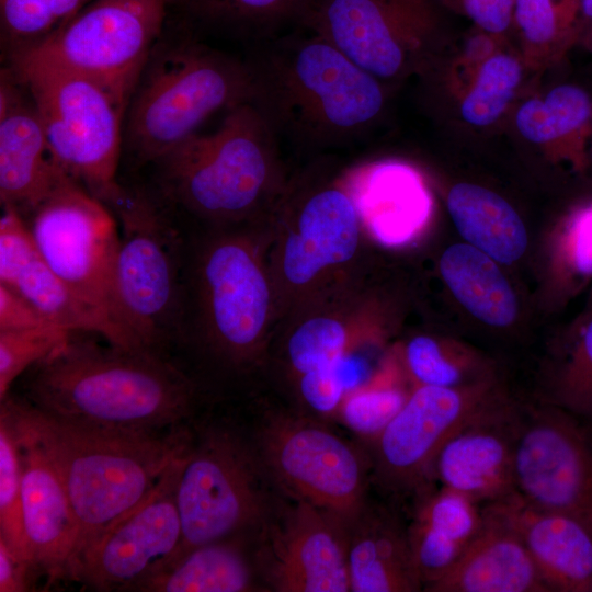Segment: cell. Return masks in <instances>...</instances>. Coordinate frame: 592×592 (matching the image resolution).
Here are the masks:
<instances>
[{"instance_id": "1", "label": "cell", "mask_w": 592, "mask_h": 592, "mask_svg": "<svg viewBox=\"0 0 592 592\" xmlns=\"http://www.w3.org/2000/svg\"><path fill=\"white\" fill-rule=\"evenodd\" d=\"M84 333L71 332L10 392L59 419L133 432L187 429L205 411L200 382L177 360Z\"/></svg>"}, {"instance_id": "2", "label": "cell", "mask_w": 592, "mask_h": 592, "mask_svg": "<svg viewBox=\"0 0 592 592\" xmlns=\"http://www.w3.org/2000/svg\"><path fill=\"white\" fill-rule=\"evenodd\" d=\"M271 223L206 228L191 249L185 243L177 348L223 376L242 377L267 361L278 323Z\"/></svg>"}, {"instance_id": "3", "label": "cell", "mask_w": 592, "mask_h": 592, "mask_svg": "<svg viewBox=\"0 0 592 592\" xmlns=\"http://www.w3.org/2000/svg\"><path fill=\"white\" fill-rule=\"evenodd\" d=\"M250 102L277 137L305 148L354 140L383 116L389 86L304 26L253 44Z\"/></svg>"}, {"instance_id": "4", "label": "cell", "mask_w": 592, "mask_h": 592, "mask_svg": "<svg viewBox=\"0 0 592 592\" xmlns=\"http://www.w3.org/2000/svg\"><path fill=\"white\" fill-rule=\"evenodd\" d=\"M0 412L30 436L56 468L78 524L75 560L152 491L185 455L192 433V426L149 433L71 422L32 407L13 392L0 400Z\"/></svg>"}, {"instance_id": "5", "label": "cell", "mask_w": 592, "mask_h": 592, "mask_svg": "<svg viewBox=\"0 0 592 592\" xmlns=\"http://www.w3.org/2000/svg\"><path fill=\"white\" fill-rule=\"evenodd\" d=\"M278 140L261 112L241 103L216 130L194 135L151 163L146 187L173 218L184 215L205 228L265 221L289 180Z\"/></svg>"}, {"instance_id": "6", "label": "cell", "mask_w": 592, "mask_h": 592, "mask_svg": "<svg viewBox=\"0 0 592 592\" xmlns=\"http://www.w3.org/2000/svg\"><path fill=\"white\" fill-rule=\"evenodd\" d=\"M172 14L151 49L128 100L123 155L148 167L198 134L213 115L251 100L244 59L203 42Z\"/></svg>"}, {"instance_id": "7", "label": "cell", "mask_w": 592, "mask_h": 592, "mask_svg": "<svg viewBox=\"0 0 592 592\" xmlns=\"http://www.w3.org/2000/svg\"><path fill=\"white\" fill-rule=\"evenodd\" d=\"M103 204L119 229L111 319L130 348L173 358L182 318L185 253L175 219L146 186L118 182Z\"/></svg>"}, {"instance_id": "8", "label": "cell", "mask_w": 592, "mask_h": 592, "mask_svg": "<svg viewBox=\"0 0 592 592\" xmlns=\"http://www.w3.org/2000/svg\"><path fill=\"white\" fill-rule=\"evenodd\" d=\"M365 235L343 174L327 178L311 170L288 180L272 217L269 244L278 323L358 278Z\"/></svg>"}, {"instance_id": "9", "label": "cell", "mask_w": 592, "mask_h": 592, "mask_svg": "<svg viewBox=\"0 0 592 592\" xmlns=\"http://www.w3.org/2000/svg\"><path fill=\"white\" fill-rule=\"evenodd\" d=\"M207 412L192 425L178 475V554L221 539L255 540L276 503L249 430L230 417Z\"/></svg>"}, {"instance_id": "10", "label": "cell", "mask_w": 592, "mask_h": 592, "mask_svg": "<svg viewBox=\"0 0 592 592\" xmlns=\"http://www.w3.org/2000/svg\"><path fill=\"white\" fill-rule=\"evenodd\" d=\"M8 66L29 90L56 164L103 202L118 184L129 94L94 78L38 64Z\"/></svg>"}, {"instance_id": "11", "label": "cell", "mask_w": 592, "mask_h": 592, "mask_svg": "<svg viewBox=\"0 0 592 592\" xmlns=\"http://www.w3.org/2000/svg\"><path fill=\"white\" fill-rule=\"evenodd\" d=\"M273 487L346 527L367 502V452L307 413L265 410L248 429Z\"/></svg>"}, {"instance_id": "12", "label": "cell", "mask_w": 592, "mask_h": 592, "mask_svg": "<svg viewBox=\"0 0 592 592\" xmlns=\"http://www.w3.org/2000/svg\"><path fill=\"white\" fill-rule=\"evenodd\" d=\"M446 12L437 0H314L301 26L390 86L425 76L442 59Z\"/></svg>"}, {"instance_id": "13", "label": "cell", "mask_w": 592, "mask_h": 592, "mask_svg": "<svg viewBox=\"0 0 592 592\" xmlns=\"http://www.w3.org/2000/svg\"><path fill=\"white\" fill-rule=\"evenodd\" d=\"M20 216L47 266L75 294L113 322L111 286L119 229L106 205L62 173L37 203Z\"/></svg>"}, {"instance_id": "14", "label": "cell", "mask_w": 592, "mask_h": 592, "mask_svg": "<svg viewBox=\"0 0 592 592\" xmlns=\"http://www.w3.org/2000/svg\"><path fill=\"white\" fill-rule=\"evenodd\" d=\"M168 14L169 0H93L43 45L8 64L66 69L130 95Z\"/></svg>"}, {"instance_id": "15", "label": "cell", "mask_w": 592, "mask_h": 592, "mask_svg": "<svg viewBox=\"0 0 592 592\" xmlns=\"http://www.w3.org/2000/svg\"><path fill=\"white\" fill-rule=\"evenodd\" d=\"M503 391L499 382L412 387L391 421L367 441L371 476L389 493L419 498L434 488V463L446 440Z\"/></svg>"}, {"instance_id": "16", "label": "cell", "mask_w": 592, "mask_h": 592, "mask_svg": "<svg viewBox=\"0 0 592 592\" xmlns=\"http://www.w3.org/2000/svg\"><path fill=\"white\" fill-rule=\"evenodd\" d=\"M513 478L525 501L592 531V434L578 418L547 402L521 406Z\"/></svg>"}, {"instance_id": "17", "label": "cell", "mask_w": 592, "mask_h": 592, "mask_svg": "<svg viewBox=\"0 0 592 592\" xmlns=\"http://www.w3.org/2000/svg\"><path fill=\"white\" fill-rule=\"evenodd\" d=\"M184 456L166 471L140 503L81 550L68 579L99 592L136 591L179 553L182 524L175 487Z\"/></svg>"}, {"instance_id": "18", "label": "cell", "mask_w": 592, "mask_h": 592, "mask_svg": "<svg viewBox=\"0 0 592 592\" xmlns=\"http://www.w3.org/2000/svg\"><path fill=\"white\" fill-rule=\"evenodd\" d=\"M287 499L276 501L254 540L266 591L350 592L346 526L306 501Z\"/></svg>"}, {"instance_id": "19", "label": "cell", "mask_w": 592, "mask_h": 592, "mask_svg": "<svg viewBox=\"0 0 592 592\" xmlns=\"http://www.w3.org/2000/svg\"><path fill=\"white\" fill-rule=\"evenodd\" d=\"M377 303L358 280L300 306L281 322L277 361L293 383L300 375L333 366L368 345L385 344L387 328Z\"/></svg>"}, {"instance_id": "20", "label": "cell", "mask_w": 592, "mask_h": 592, "mask_svg": "<svg viewBox=\"0 0 592 592\" xmlns=\"http://www.w3.org/2000/svg\"><path fill=\"white\" fill-rule=\"evenodd\" d=\"M521 405L503 391L465 421L444 443L435 482L481 506L515 491L514 447Z\"/></svg>"}, {"instance_id": "21", "label": "cell", "mask_w": 592, "mask_h": 592, "mask_svg": "<svg viewBox=\"0 0 592 592\" xmlns=\"http://www.w3.org/2000/svg\"><path fill=\"white\" fill-rule=\"evenodd\" d=\"M0 283L26 299L55 326L86 332L130 348L118 328L75 294L37 253L20 214L2 206L0 218Z\"/></svg>"}, {"instance_id": "22", "label": "cell", "mask_w": 592, "mask_h": 592, "mask_svg": "<svg viewBox=\"0 0 592 592\" xmlns=\"http://www.w3.org/2000/svg\"><path fill=\"white\" fill-rule=\"evenodd\" d=\"M7 418L22 466V516L30 560L47 583L68 579L78 547V524L62 481L43 449Z\"/></svg>"}, {"instance_id": "23", "label": "cell", "mask_w": 592, "mask_h": 592, "mask_svg": "<svg viewBox=\"0 0 592 592\" xmlns=\"http://www.w3.org/2000/svg\"><path fill=\"white\" fill-rule=\"evenodd\" d=\"M65 173L55 162L35 103L15 73L0 75V202L20 215Z\"/></svg>"}, {"instance_id": "24", "label": "cell", "mask_w": 592, "mask_h": 592, "mask_svg": "<svg viewBox=\"0 0 592 592\" xmlns=\"http://www.w3.org/2000/svg\"><path fill=\"white\" fill-rule=\"evenodd\" d=\"M482 510L517 535L549 591L592 592V531L584 523L537 508L515 491Z\"/></svg>"}, {"instance_id": "25", "label": "cell", "mask_w": 592, "mask_h": 592, "mask_svg": "<svg viewBox=\"0 0 592 592\" xmlns=\"http://www.w3.org/2000/svg\"><path fill=\"white\" fill-rule=\"evenodd\" d=\"M367 237L387 246L413 240L428 224L431 198L410 166L384 161L343 174Z\"/></svg>"}, {"instance_id": "26", "label": "cell", "mask_w": 592, "mask_h": 592, "mask_svg": "<svg viewBox=\"0 0 592 592\" xmlns=\"http://www.w3.org/2000/svg\"><path fill=\"white\" fill-rule=\"evenodd\" d=\"M350 592H417L418 576L407 526L368 501L346 527Z\"/></svg>"}, {"instance_id": "27", "label": "cell", "mask_w": 592, "mask_h": 592, "mask_svg": "<svg viewBox=\"0 0 592 592\" xmlns=\"http://www.w3.org/2000/svg\"><path fill=\"white\" fill-rule=\"evenodd\" d=\"M517 133L554 163L576 173L591 166L592 96L576 83H559L527 96L514 113Z\"/></svg>"}, {"instance_id": "28", "label": "cell", "mask_w": 592, "mask_h": 592, "mask_svg": "<svg viewBox=\"0 0 592 592\" xmlns=\"http://www.w3.org/2000/svg\"><path fill=\"white\" fill-rule=\"evenodd\" d=\"M482 513V526L459 559L423 591L550 592L517 535Z\"/></svg>"}, {"instance_id": "29", "label": "cell", "mask_w": 592, "mask_h": 592, "mask_svg": "<svg viewBox=\"0 0 592 592\" xmlns=\"http://www.w3.org/2000/svg\"><path fill=\"white\" fill-rule=\"evenodd\" d=\"M407 526L413 562L423 590L445 576L483 523L482 506L440 486L415 499Z\"/></svg>"}, {"instance_id": "30", "label": "cell", "mask_w": 592, "mask_h": 592, "mask_svg": "<svg viewBox=\"0 0 592 592\" xmlns=\"http://www.w3.org/2000/svg\"><path fill=\"white\" fill-rule=\"evenodd\" d=\"M137 592L266 591L254 560V539L235 537L190 548L162 563Z\"/></svg>"}, {"instance_id": "31", "label": "cell", "mask_w": 592, "mask_h": 592, "mask_svg": "<svg viewBox=\"0 0 592 592\" xmlns=\"http://www.w3.org/2000/svg\"><path fill=\"white\" fill-rule=\"evenodd\" d=\"M502 264L466 243H453L439 260L440 276L455 300L476 320L493 329L512 327L519 297Z\"/></svg>"}, {"instance_id": "32", "label": "cell", "mask_w": 592, "mask_h": 592, "mask_svg": "<svg viewBox=\"0 0 592 592\" xmlns=\"http://www.w3.org/2000/svg\"><path fill=\"white\" fill-rule=\"evenodd\" d=\"M449 217L464 242L502 265L521 260L528 246L526 226L516 209L497 192L470 182L446 194Z\"/></svg>"}, {"instance_id": "33", "label": "cell", "mask_w": 592, "mask_h": 592, "mask_svg": "<svg viewBox=\"0 0 592 592\" xmlns=\"http://www.w3.org/2000/svg\"><path fill=\"white\" fill-rule=\"evenodd\" d=\"M314 0H173L172 13L201 31L258 43L301 26Z\"/></svg>"}, {"instance_id": "34", "label": "cell", "mask_w": 592, "mask_h": 592, "mask_svg": "<svg viewBox=\"0 0 592 592\" xmlns=\"http://www.w3.org/2000/svg\"><path fill=\"white\" fill-rule=\"evenodd\" d=\"M405 376L415 386L465 388L498 383L494 363L454 338L417 333L398 351Z\"/></svg>"}, {"instance_id": "35", "label": "cell", "mask_w": 592, "mask_h": 592, "mask_svg": "<svg viewBox=\"0 0 592 592\" xmlns=\"http://www.w3.org/2000/svg\"><path fill=\"white\" fill-rule=\"evenodd\" d=\"M580 0H513L511 34L531 73L559 64L578 46Z\"/></svg>"}, {"instance_id": "36", "label": "cell", "mask_w": 592, "mask_h": 592, "mask_svg": "<svg viewBox=\"0 0 592 592\" xmlns=\"http://www.w3.org/2000/svg\"><path fill=\"white\" fill-rule=\"evenodd\" d=\"M544 378V402L592 421V309H585L565 330Z\"/></svg>"}, {"instance_id": "37", "label": "cell", "mask_w": 592, "mask_h": 592, "mask_svg": "<svg viewBox=\"0 0 592 592\" xmlns=\"http://www.w3.org/2000/svg\"><path fill=\"white\" fill-rule=\"evenodd\" d=\"M531 73L510 42L490 55L454 98L460 119L477 129L490 128L514 106Z\"/></svg>"}, {"instance_id": "38", "label": "cell", "mask_w": 592, "mask_h": 592, "mask_svg": "<svg viewBox=\"0 0 592 592\" xmlns=\"http://www.w3.org/2000/svg\"><path fill=\"white\" fill-rule=\"evenodd\" d=\"M549 251L555 298L565 304L592 285V196L572 203L560 216Z\"/></svg>"}, {"instance_id": "39", "label": "cell", "mask_w": 592, "mask_h": 592, "mask_svg": "<svg viewBox=\"0 0 592 592\" xmlns=\"http://www.w3.org/2000/svg\"><path fill=\"white\" fill-rule=\"evenodd\" d=\"M93 0H0V42L5 64L33 52Z\"/></svg>"}, {"instance_id": "40", "label": "cell", "mask_w": 592, "mask_h": 592, "mask_svg": "<svg viewBox=\"0 0 592 592\" xmlns=\"http://www.w3.org/2000/svg\"><path fill=\"white\" fill-rule=\"evenodd\" d=\"M21 489L19 442L7 418L0 414V538L32 566L23 526Z\"/></svg>"}, {"instance_id": "41", "label": "cell", "mask_w": 592, "mask_h": 592, "mask_svg": "<svg viewBox=\"0 0 592 592\" xmlns=\"http://www.w3.org/2000/svg\"><path fill=\"white\" fill-rule=\"evenodd\" d=\"M410 390L398 384L373 380L345 396L339 415L350 430L369 441L397 414Z\"/></svg>"}, {"instance_id": "42", "label": "cell", "mask_w": 592, "mask_h": 592, "mask_svg": "<svg viewBox=\"0 0 592 592\" xmlns=\"http://www.w3.org/2000/svg\"><path fill=\"white\" fill-rule=\"evenodd\" d=\"M70 333L61 328L0 330V400L27 369L59 348Z\"/></svg>"}, {"instance_id": "43", "label": "cell", "mask_w": 592, "mask_h": 592, "mask_svg": "<svg viewBox=\"0 0 592 592\" xmlns=\"http://www.w3.org/2000/svg\"><path fill=\"white\" fill-rule=\"evenodd\" d=\"M293 383L304 413L321 420L339 415L349 394L334 366L307 372Z\"/></svg>"}, {"instance_id": "44", "label": "cell", "mask_w": 592, "mask_h": 592, "mask_svg": "<svg viewBox=\"0 0 592 592\" xmlns=\"http://www.w3.org/2000/svg\"><path fill=\"white\" fill-rule=\"evenodd\" d=\"M508 42V38L497 37L473 26L444 69V83L448 93L455 98L466 87L480 65Z\"/></svg>"}, {"instance_id": "45", "label": "cell", "mask_w": 592, "mask_h": 592, "mask_svg": "<svg viewBox=\"0 0 592 592\" xmlns=\"http://www.w3.org/2000/svg\"><path fill=\"white\" fill-rule=\"evenodd\" d=\"M447 11L466 16L473 26L510 38L513 0H437Z\"/></svg>"}, {"instance_id": "46", "label": "cell", "mask_w": 592, "mask_h": 592, "mask_svg": "<svg viewBox=\"0 0 592 592\" xmlns=\"http://www.w3.org/2000/svg\"><path fill=\"white\" fill-rule=\"evenodd\" d=\"M59 328L26 299L0 283V330Z\"/></svg>"}, {"instance_id": "47", "label": "cell", "mask_w": 592, "mask_h": 592, "mask_svg": "<svg viewBox=\"0 0 592 592\" xmlns=\"http://www.w3.org/2000/svg\"><path fill=\"white\" fill-rule=\"evenodd\" d=\"M35 576L34 568L0 538V592L33 590Z\"/></svg>"}, {"instance_id": "48", "label": "cell", "mask_w": 592, "mask_h": 592, "mask_svg": "<svg viewBox=\"0 0 592 592\" xmlns=\"http://www.w3.org/2000/svg\"><path fill=\"white\" fill-rule=\"evenodd\" d=\"M578 45L592 53V0H580Z\"/></svg>"}, {"instance_id": "49", "label": "cell", "mask_w": 592, "mask_h": 592, "mask_svg": "<svg viewBox=\"0 0 592 592\" xmlns=\"http://www.w3.org/2000/svg\"><path fill=\"white\" fill-rule=\"evenodd\" d=\"M589 301H588V307L587 309H592V285H591V291H590V295H589Z\"/></svg>"}, {"instance_id": "50", "label": "cell", "mask_w": 592, "mask_h": 592, "mask_svg": "<svg viewBox=\"0 0 592 592\" xmlns=\"http://www.w3.org/2000/svg\"><path fill=\"white\" fill-rule=\"evenodd\" d=\"M588 430L590 431V433L592 434V421L591 422H588Z\"/></svg>"}, {"instance_id": "51", "label": "cell", "mask_w": 592, "mask_h": 592, "mask_svg": "<svg viewBox=\"0 0 592 592\" xmlns=\"http://www.w3.org/2000/svg\"><path fill=\"white\" fill-rule=\"evenodd\" d=\"M591 164H592V145H591Z\"/></svg>"}, {"instance_id": "52", "label": "cell", "mask_w": 592, "mask_h": 592, "mask_svg": "<svg viewBox=\"0 0 592 592\" xmlns=\"http://www.w3.org/2000/svg\"><path fill=\"white\" fill-rule=\"evenodd\" d=\"M172 1H173V0H169V5H170V3H171Z\"/></svg>"}]
</instances>
